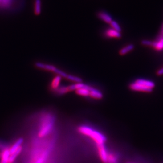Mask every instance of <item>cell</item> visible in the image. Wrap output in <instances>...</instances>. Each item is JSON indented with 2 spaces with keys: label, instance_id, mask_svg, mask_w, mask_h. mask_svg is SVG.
Instances as JSON below:
<instances>
[{
  "label": "cell",
  "instance_id": "obj_26",
  "mask_svg": "<svg viewBox=\"0 0 163 163\" xmlns=\"http://www.w3.org/2000/svg\"><path fill=\"white\" fill-rule=\"evenodd\" d=\"M157 74L159 76L163 75V67H161V68L158 70L157 71Z\"/></svg>",
  "mask_w": 163,
  "mask_h": 163
},
{
  "label": "cell",
  "instance_id": "obj_7",
  "mask_svg": "<svg viewBox=\"0 0 163 163\" xmlns=\"http://www.w3.org/2000/svg\"><path fill=\"white\" fill-rule=\"evenodd\" d=\"M104 35L108 38H116V39H119L122 37L121 32H118L116 30L113 29L112 28L108 29L105 30Z\"/></svg>",
  "mask_w": 163,
  "mask_h": 163
},
{
  "label": "cell",
  "instance_id": "obj_20",
  "mask_svg": "<svg viewBox=\"0 0 163 163\" xmlns=\"http://www.w3.org/2000/svg\"><path fill=\"white\" fill-rule=\"evenodd\" d=\"M119 161L118 157L116 154L109 153L108 158V163H118Z\"/></svg>",
  "mask_w": 163,
  "mask_h": 163
},
{
  "label": "cell",
  "instance_id": "obj_4",
  "mask_svg": "<svg viewBox=\"0 0 163 163\" xmlns=\"http://www.w3.org/2000/svg\"><path fill=\"white\" fill-rule=\"evenodd\" d=\"M129 88L130 90L134 91H137V92L149 93V92H152V91H153L152 89L148 88L146 86H144L143 85L136 82V81L131 83V84L129 85Z\"/></svg>",
  "mask_w": 163,
  "mask_h": 163
},
{
  "label": "cell",
  "instance_id": "obj_9",
  "mask_svg": "<svg viewBox=\"0 0 163 163\" xmlns=\"http://www.w3.org/2000/svg\"><path fill=\"white\" fill-rule=\"evenodd\" d=\"M135 81L136 82L141 84L143 85L144 86H146L148 88L152 89V90H153V88L155 86V84L154 82L150 81V80H148V79H137Z\"/></svg>",
  "mask_w": 163,
  "mask_h": 163
},
{
  "label": "cell",
  "instance_id": "obj_11",
  "mask_svg": "<svg viewBox=\"0 0 163 163\" xmlns=\"http://www.w3.org/2000/svg\"><path fill=\"white\" fill-rule=\"evenodd\" d=\"M62 79V77L59 75H56L53 79L51 84V90L55 91L60 86Z\"/></svg>",
  "mask_w": 163,
  "mask_h": 163
},
{
  "label": "cell",
  "instance_id": "obj_25",
  "mask_svg": "<svg viewBox=\"0 0 163 163\" xmlns=\"http://www.w3.org/2000/svg\"><path fill=\"white\" fill-rule=\"evenodd\" d=\"M1 1H2V4H3L4 6L8 5L11 2V0H0V2Z\"/></svg>",
  "mask_w": 163,
  "mask_h": 163
},
{
  "label": "cell",
  "instance_id": "obj_21",
  "mask_svg": "<svg viewBox=\"0 0 163 163\" xmlns=\"http://www.w3.org/2000/svg\"><path fill=\"white\" fill-rule=\"evenodd\" d=\"M110 25L111 26V28H112L113 29L116 30V31L119 32H121L122 31V29H121V26H120V25H119L118 23L116 21L113 20L110 23Z\"/></svg>",
  "mask_w": 163,
  "mask_h": 163
},
{
  "label": "cell",
  "instance_id": "obj_1",
  "mask_svg": "<svg viewBox=\"0 0 163 163\" xmlns=\"http://www.w3.org/2000/svg\"><path fill=\"white\" fill-rule=\"evenodd\" d=\"M78 131L81 134L92 139L96 145L104 144L107 140V138L103 134L88 126H79L78 128Z\"/></svg>",
  "mask_w": 163,
  "mask_h": 163
},
{
  "label": "cell",
  "instance_id": "obj_2",
  "mask_svg": "<svg viewBox=\"0 0 163 163\" xmlns=\"http://www.w3.org/2000/svg\"><path fill=\"white\" fill-rule=\"evenodd\" d=\"M55 119L51 115L45 116L39 132V136L43 137L51 132L54 126Z\"/></svg>",
  "mask_w": 163,
  "mask_h": 163
},
{
  "label": "cell",
  "instance_id": "obj_8",
  "mask_svg": "<svg viewBox=\"0 0 163 163\" xmlns=\"http://www.w3.org/2000/svg\"><path fill=\"white\" fill-rule=\"evenodd\" d=\"M98 17L104 22L110 24L112 21V18L109 13L105 11H100L97 14Z\"/></svg>",
  "mask_w": 163,
  "mask_h": 163
},
{
  "label": "cell",
  "instance_id": "obj_19",
  "mask_svg": "<svg viewBox=\"0 0 163 163\" xmlns=\"http://www.w3.org/2000/svg\"><path fill=\"white\" fill-rule=\"evenodd\" d=\"M66 79L68 81H71L75 83H79L82 82V79L80 77L75 76V75H70L68 74L67 76L66 77Z\"/></svg>",
  "mask_w": 163,
  "mask_h": 163
},
{
  "label": "cell",
  "instance_id": "obj_5",
  "mask_svg": "<svg viewBox=\"0 0 163 163\" xmlns=\"http://www.w3.org/2000/svg\"><path fill=\"white\" fill-rule=\"evenodd\" d=\"M35 66L38 68L39 69H43L47 71L53 72L54 73H56L58 68L55 67V66L52 65L51 64H45L41 62H37L35 64Z\"/></svg>",
  "mask_w": 163,
  "mask_h": 163
},
{
  "label": "cell",
  "instance_id": "obj_12",
  "mask_svg": "<svg viewBox=\"0 0 163 163\" xmlns=\"http://www.w3.org/2000/svg\"><path fill=\"white\" fill-rule=\"evenodd\" d=\"M10 152L9 148L3 150L0 153V158L1 162L0 163H9V159L10 156Z\"/></svg>",
  "mask_w": 163,
  "mask_h": 163
},
{
  "label": "cell",
  "instance_id": "obj_3",
  "mask_svg": "<svg viewBox=\"0 0 163 163\" xmlns=\"http://www.w3.org/2000/svg\"><path fill=\"white\" fill-rule=\"evenodd\" d=\"M98 149V154L100 158L103 163H108V158L109 152H108L107 148L104 144L97 145H96Z\"/></svg>",
  "mask_w": 163,
  "mask_h": 163
},
{
  "label": "cell",
  "instance_id": "obj_16",
  "mask_svg": "<svg viewBox=\"0 0 163 163\" xmlns=\"http://www.w3.org/2000/svg\"><path fill=\"white\" fill-rule=\"evenodd\" d=\"M55 92L58 95H64V94L67 93L68 92H71V91H70L69 85L66 86H60L55 91Z\"/></svg>",
  "mask_w": 163,
  "mask_h": 163
},
{
  "label": "cell",
  "instance_id": "obj_17",
  "mask_svg": "<svg viewBox=\"0 0 163 163\" xmlns=\"http://www.w3.org/2000/svg\"><path fill=\"white\" fill-rule=\"evenodd\" d=\"M41 11V0H35L34 6V13L36 15H40Z\"/></svg>",
  "mask_w": 163,
  "mask_h": 163
},
{
  "label": "cell",
  "instance_id": "obj_23",
  "mask_svg": "<svg viewBox=\"0 0 163 163\" xmlns=\"http://www.w3.org/2000/svg\"><path fill=\"white\" fill-rule=\"evenodd\" d=\"M6 149H8V147L6 146V145H4V144L0 142V150L2 152Z\"/></svg>",
  "mask_w": 163,
  "mask_h": 163
},
{
  "label": "cell",
  "instance_id": "obj_15",
  "mask_svg": "<svg viewBox=\"0 0 163 163\" xmlns=\"http://www.w3.org/2000/svg\"><path fill=\"white\" fill-rule=\"evenodd\" d=\"M135 48V46L133 44H129L127 45L126 46L123 47L122 49H121L119 51V54L121 56H124L125 55L127 54L128 53H130V51L133 50Z\"/></svg>",
  "mask_w": 163,
  "mask_h": 163
},
{
  "label": "cell",
  "instance_id": "obj_22",
  "mask_svg": "<svg viewBox=\"0 0 163 163\" xmlns=\"http://www.w3.org/2000/svg\"><path fill=\"white\" fill-rule=\"evenodd\" d=\"M141 44L146 46L152 47V45H153V41L148 40H143V41H141Z\"/></svg>",
  "mask_w": 163,
  "mask_h": 163
},
{
  "label": "cell",
  "instance_id": "obj_18",
  "mask_svg": "<svg viewBox=\"0 0 163 163\" xmlns=\"http://www.w3.org/2000/svg\"><path fill=\"white\" fill-rule=\"evenodd\" d=\"M22 150V147L21 146L16 150L15 152L10 155L9 159V163H13L14 161H15V159L17 158V157L18 156L19 154H20Z\"/></svg>",
  "mask_w": 163,
  "mask_h": 163
},
{
  "label": "cell",
  "instance_id": "obj_10",
  "mask_svg": "<svg viewBox=\"0 0 163 163\" xmlns=\"http://www.w3.org/2000/svg\"><path fill=\"white\" fill-rule=\"evenodd\" d=\"M152 47L157 51H163V37L157 38L155 41H153Z\"/></svg>",
  "mask_w": 163,
  "mask_h": 163
},
{
  "label": "cell",
  "instance_id": "obj_13",
  "mask_svg": "<svg viewBox=\"0 0 163 163\" xmlns=\"http://www.w3.org/2000/svg\"><path fill=\"white\" fill-rule=\"evenodd\" d=\"M90 97L94 99L101 100L103 98V95L100 91L93 88L90 91Z\"/></svg>",
  "mask_w": 163,
  "mask_h": 163
},
{
  "label": "cell",
  "instance_id": "obj_27",
  "mask_svg": "<svg viewBox=\"0 0 163 163\" xmlns=\"http://www.w3.org/2000/svg\"></svg>",
  "mask_w": 163,
  "mask_h": 163
},
{
  "label": "cell",
  "instance_id": "obj_24",
  "mask_svg": "<svg viewBox=\"0 0 163 163\" xmlns=\"http://www.w3.org/2000/svg\"><path fill=\"white\" fill-rule=\"evenodd\" d=\"M163 37V23L161 26L160 31H159V35L157 37V38H159Z\"/></svg>",
  "mask_w": 163,
  "mask_h": 163
},
{
  "label": "cell",
  "instance_id": "obj_6",
  "mask_svg": "<svg viewBox=\"0 0 163 163\" xmlns=\"http://www.w3.org/2000/svg\"><path fill=\"white\" fill-rule=\"evenodd\" d=\"M93 88L92 86L85 84L84 88L77 89L75 91V92L79 96H84V97H88V96H90V91L93 89Z\"/></svg>",
  "mask_w": 163,
  "mask_h": 163
},
{
  "label": "cell",
  "instance_id": "obj_14",
  "mask_svg": "<svg viewBox=\"0 0 163 163\" xmlns=\"http://www.w3.org/2000/svg\"><path fill=\"white\" fill-rule=\"evenodd\" d=\"M23 142V139L22 138L18 139L14 144L11 147L9 148L10 154H12L16 150H18L20 147L22 146L21 145L22 144Z\"/></svg>",
  "mask_w": 163,
  "mask_h": 163
}]
</instances>
